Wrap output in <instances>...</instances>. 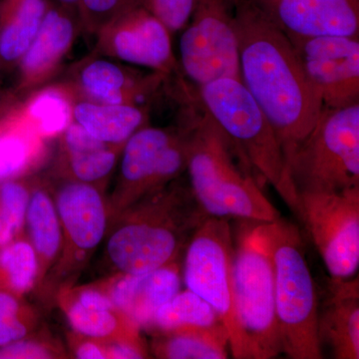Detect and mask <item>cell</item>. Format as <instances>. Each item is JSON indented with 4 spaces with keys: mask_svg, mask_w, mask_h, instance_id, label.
<instances>
[{
    "mask_svg": "<svg viewBox=\"0 0 359 359\" xmlns=\"http://www.w3.org/2000/svg\"><path fill=\"white\" fill-rule=\"evenodd\" d=\"M250 1L259 6V8L263 9V11H266L269 7L273 6V4H276L278 0H250Z\"/></svg>",
    "mask_w": 359,
    "mask_h": 359,
    "instance_id": "obj_38",
    "label": "cell"
},
{
    "mask_svg": "<svg viewBox=\"0 0 359 359\" xmlns=\"http://www.w3.org/2000/svg\"><path fill=\"white\" fill-rule=\"evenodd\" d=\"M240 80L275 130L285 161L306 138L323 108L294 45L250 0H238Z\"/></svg>",
    "mask_w": 359,
    "mask_h": 359,
    "instance_id": "obj_1",
    "label": "cell"
},
{
    "mask_svg": "<svg viewBox=\"0 0 359 359\" xmlns=\"http://www.w3.org/2000/svg\"><path fill=\"white\" fill-rule=\"evenodd\" d=\"M102 191L90 184L73 181H65L58 189L54 202L62 230V250L55 268L60 273L74 271L105 237L109 208Z\"/></svg>",
    "mask_w": 359,
    "mask_h": 359,
    "instance_id": "obj_15",
    "label": "cell"
},
{
    "mask_svg": "<svg viewBox=\"0 0 359 359\" xmlns=\"http://www.w3.org/2000/svg\"><path fill=\"white\" fill-rule=\"evenodd\" d=\"M196 0H146L148 8L173 33L181 32L190 20Z\"/></svg>",
    "mask_w": 359,
    "mask_h": 359,
    "instance_id": "obj_32",
    "label": "cell"
},
{
    "mask_svg": "<svg viewBox=\"0 0 359 359\" xmlns=\"http://www.w3.org/2000/svg\"><path fill=\"white\" fill-rule=\"evenodd\" d=\"M58 304L78 334L101 341H143L140 327L116 308L100 283L65 285L59 292Z\"/></svg>",
    "mask_w": 359,
    "mask_h": 359,
    "instance_id": "obj_18",
    "label": "cell"
},
{
    "mask_svg": "<svg viewBox=\"0 0 359 359\" xmlns=\"http://www.w3.org/2000/svg\"><path fill=\"white\" fill-rule=\"evenodd\" d=\"M53 1L57 2L61 6L78 11V2H79V0H53Z\"/></svg>",
    "mask_w": 359,
    "mask_h": 359,
    "instance_id": "obj_39",
    "label": "cell"
},
{
    "mask_svg": "<svg viewBox=\"0 0 359 359\" xmlns=\"http://www.w3.org/2000/svg\"><path fill=\"white\" fill-rule=\"evenodd\" d=\"M26 98L23 113L45 140L57 138L72 122V98L59 82L46 85Z\"/></svg>",
    "mask_w": 359,
    "mask_h": 359,
    "instance_id": "obj_27",
    "label": "cell"
},
{
    "mask_svg": "<svg viewBox=\"0 0 359 359\" xmlns=\"http://www.w3.org/2000/svg\"><path fill=\"white\" fill-rule=\"evenodd\" d=\"M56 172L65 181L102 189L119 163L121 145L106 143L71 122L59 136Z\"/></svg>",
    "mask_w": 359,
    "mask_h": 359,
    "instance_id": "obj_20",
    "label": "cell"
},
{
    "mask_svg": "<svg viewBox=\"0 0 359 359\" xmlns=\"http://www.w3.org/2000/svg\"><path fill=\"white\" fill-rule=\"evenodd\" d=\"M255 229L273 264L283 353L292 359L323 358L318 294L299 229L282 218L259 223Z\"/></svg>",
    "mask_w": 359,
    "mask_h": 359,
    "instance_id": "obj_5",
    "label": "cell"
},
{
    "mask_svg": "<svg viewBox=\"0 0 359 359\" xmlns=\"http://www.w3.org/2000/svg\"><path fill=\"white\" fill-rule=\"evenodd\" d=\"M188 145V126L181 118L176 126L147 125L138 130L120 156L111 218L181 177L187 170Z\"/></svg>",
    "mask_w": 359,
    "mask_h": 359,
    "instance_id": "obj_9",
    "label": "cell"
},
{
    "mask_svg": "<svg viewBox=\"0 0 359 359\" xmlns=\"http://www.w3.org/2000/svg\"><path fill=\"white\" fill-rule=\"evenodd\" d=\"M28 316L21 308L16 295L0 290V320H11V318Z\"/></svg>",
    "mask_w": 359,
    "mask_h": 359,
    "instance_id": "obj_37",
    "label": "cell"
},
{
    "mask_svg": "<svg viewBox=\"0 0 359 359\" xmlns=\"http://www.w3.org/2000/svg\"><path fill=\"white\" fill-rule=\"evenodd\" d=\"M301 212L330 278H353L359 266V187L299 194Z\"/></svg>",
    "mask_w": 359,
    "mask_h": 359,
    "instance_id": "obj_11",
    "label": "cell"
},
{
    "mask_svg": "<svg viewBox=\"0 0 359 359\" xmlns=\"http://www.w3.org/2000/svg\"><path fill=\"white\" fill-rule=\"evenodd\" d=\"M50 0H0V61L18 66L39 32Z\"/></svg>",
    "mask_w": 359,
    "mask_h": 359,
    "instance_id": "obj_25",
    "label": "cell"
},
{
    "mask_svg": "<svg viewBox=\"0 0 359 359\" xmlns=\"http://www.w3.org/2000/svg\"><path fill=\"white\" fill-rule=\"evenodd\" d=\"M181 178L115 217L106 254L116 273L140 275L178 263L194 233L210 218Z\"/></svg>",
    "mask_w": 359,
    "mask_h": 359,
    "instance_id": "obj_3",
    "label": "cell"
},
{
    "mask_svg": "<svg viewBox=\"0 0 359 359\" xmlns=\"http://www.w3.org/2000/svg\"><path fill=\"white\" fill-rule=\"evenodd\" d=\"M264 11L290 39L359 37V0H278Z\"/></svg>",
    "mask_w": 359,
    "mask_h": 359,
    "instance_id": "obj_17",
    "label": "cell"
},
{
    "mask_svg": "<svg viewBox=\"0 0 359 359\" xmlns=\"http://www.w3.org/2000/svg\"><path fill=\"white\" fill-rule=\"evenodd\" d=\"M287 169L297 194L341 192L359 187V103L323 107L290 156Z\"/></svg>",
    "mask_w": 359,
    "mask_h": 359,
    "instance_id": "obj_6",
    "label": "cell"
},
{
    "mask_svg": "<svg viewBox=\"0 0 359 359\" xmlns=\"http://www.w3.org/2000/svg\"><path fill=\"white\" fill-rule=\"evenodd\" d=\"M238 0H196L179 40L182 76L200 86L219 78L240 79Z\"/></svg>",
    "mask_w": 359,
    "mask_h": 359,
    "instance_id": "obj_10",
    "label": "cell"
},
{
    "mask_svg": "<svg viewBox=\"0 0 359 359\" xmlns=\"http://www.w3.org/2000/svg\"><path fill=\"white\" fill-rule=\"evenodd\" d=\"M82 32L76 9L50 0L39 32L18 62V92L27 97L50 84Z\"/></svg>",
    "mask_w": 359,
    "mask_h": 359,
    "instance_id": "obj_16",
    "label": "cell"
},
{
    "mask_svg": "<svg viewBox=\"0 0 359 359\" xmlns=\"http://www.w3.org/2000/svg\"><path fill=\"white\" fill-rule=\"evenodd\" d=\"M184 283L219 314L233 358L250 359L233 294V241L228 219L210 217L194 233L185 250Z\"/></svg>",
    "mask_w": 359,
    "mask_h": 359,
    "instance_id": "obj_8",
    "label": "cell"
},
{
    "mask_svg": "<svg viewBox=\"0 0 359 359\" xmlns=\"http://www.w3.org/2000/svg\"><path fill=\"white\" fill-rule=\"evenodd\" d=\"M11 129L0 134V181L34 168L42 160L45 139L18 108Z\"/></svg>",
    "mask_w": 359,
    "mask_h": 359,
    "instance_id": "obj_26",
    "label": "cell"
},
{
    "mask_svg": "<svg viewBox=\"0 0 359 359\" xmlns=\"http://www.w3.org/2000/svg\"><path fill=\"white\" fill-rule=\"evenodd\" d=\"M71 348L79 359H105L104 341L75 332L70 337Z\"/></svg>",
    "mask_w": 359,
    "mask_h": 359,
    "instance_id": "obj_34",
    "label": "cell"
},
{
    "mask_svg": "<svg viewBox=\"0 0 359 359\" xmlns=\"http://www.w3.org/2000/svg\"><path fill=\"white\" fill-rule=\"evenodd\" d=\"M172 35L148 8L138 7L101 28L91 53L171 78L182 76Z\"/></svg>",
    "mask_w": 359,
    "mask_h": 359,
    "instance_id": "obj_12",
    "label": "cell"
},
{
    "mask_svg": "<svg viewBox=\"0 0 359 359\" xmlns=\"http://www.w3.org/2000/svg\"><path fill=\"white\" fill-rule=\"evenodd\" d=\"M172 78L90 53L65 71L61 84L72 98L116 105H150Z\"/></svg>",
    "mask_w": 359,
    "mask_h": 359,
    "instance_id": "obj_13",
    "label": "cell"
},
{
    "mask_svg": "<svg viewBox=\"0 0 359 359\" xmlns=\"http://www.w3.org/2000/svg\"><path fill=\"white\" fill-rule=\"evenodd\" d=\"M0 271L15 295L32 290L39 280V262L29 241L16 238L0 249Z\"/></svg>",
    "mask_w": 359,
    "mask_h": 359,
    "instance_id": "obj_29",
    "label": "cell"
},
{
    "mask_svg": "<svg viewBox=\"0 0 359 359\" xmlns=\"http://www.w3.org/2000/svg\"><path fill=\"white\" fill-rule=\"evenodd\" d=\"M153 354L163 359H226L230 339L223 323L212 327H184L155 332Z\"/></svg>",
    "mask_w": 359,
    "mask_h": 359,
    "instance_id": "obj_24",
    "label": "cell"
},
{
    "mask_svg": "<svg viewBox=\"0 0 359 359\" xmlns=\"http://www.w3.org/2000/svg\"><path fill=\"white\" fill-rule=\"evenodd\" d=\"M142 6L146 7V0H79L78 14L82 32L95 37L99 30L110 21Z\"/></svg>",
    "mask_w": 359,
    "mask_h": 359,
    "instance_id": "obj_31",
    "label": "cell"
},
{
    "mask_svg": "<svg viewBox=\"0 0 359 359\" xmlns=\"http://www.w3.org/2000/svg\"><path fill=\"white\" fill-rule=\"evenodd\" d=\"M30 191L26 182L9 180L0 184V249L16 240L22 230Z\"/></svg>",
    "mask_w": 359,
    "mask_h": 359,
    "instance_id": "obj_30",
    "label": "cell"
},
{
    "mask_svg": "<svg viewBox=\"0 0 359 359\" xmlns=\"http://www.w3.org/2000/svg\"><path fill=\"white\" fill-rule=\"evenodd\" d=\"M29 242L39 262V280L41 283L49 269L57 263L62 250V230L55 202L43 184H33L26 212Z\"/></svg>",
    "mask_w": 359,
    "mask_h": 359,
    "instance_id": "obj_23",
    "label": "cell"
},
{
    "mask_svg": "<svg viewBox=\"0 0 359 359\" xmlns=\"http://www.w3.org/2000/svg\"><path fill=\"white\" fill-rule=\"evenodd\" d=\"M71 107L73 122L99 140L114 145L124 146L138 130L150 125V105H116L72 98Z\"/></svg>",
    "mask_w": 359,
    "mask_h": 359,
    "instance_id": "obj_22",
    "label": "cell"
},
{
    "mask_svg": "<svg viewBox=\"0 0 359 359\" xmlns=\"http://www.w3.org/2000/svg\"><path fill=\"white\" fill-rule=\"evenodd\" d=\"M196 98L226 135L257 181L269 184L299 218V194L275 130L244 84L219 78L197 87Z\"/></svg>",
    "mask_w": 359,
    "mask_h": 359,
    "instance_id": "obj_4",
    "label": "cell"
},
{
    "mask_svg": "<svg viewBox=\"0 0 359 359\" xmlns=\"http://www.w3.org/2000/svg\"><path fill=\"white\" fill-rule=\"evenodd\" d=\"M189 130V185L201 208L214 218L268 223L280 212L264 196L259 182L226 135L205 112L195 94L180 98Z\"/></svg>",
    "mask_w": 359,
    "mask_h": 359,
    "instance_id": "obj_2",
    "label": "cell"
},
{
    "mask_svg": "<svg viewBox=\"0 0 359 359\" xmlns=\"http://www.w3.org/2000/svg\"><path fill=\"white\" fill-rule=\"evenodd\" d=\"M178 263L140 275H119L100 283L116 308L139 327L150 330L161 306L181 290Z\"/></svg>",
    "mask_w": 359,
    "mask_h": 359,
    "instance_id": "obj_19",
    "label": "cell"
},
{
    "mask_svg": "<svg viewBox=\"0 0 359 359\" xmlns=\"http://www.w3.org/2000/svg\"><path fill=\"white\" fill-rule=\"evenodd\" d=\"M318 332L321 347H330L334 358H359L358 276L330 278L325 301L318 304Z\"/></svg>",
    "mask_w": 359,
    "mask_h": 359,
    "instance_id": "obj_21",
    "label": "cell"
},
{
    "mask_svg": "<svg viewBox=\"0 0 359 359\" xmlns=\"http://www.w3.org/2000/svg\"><path fill=\"white\" fill-rule=\"evenodd\" d=\"M231 276L236 311L250 359L278 358L283 349L273 264L255 226L243 230L233 244Z\"/></svg>",
    "mask_w": 359,
    "mask_h": 359,
    "instance_id": "obj_7",
    "label": "cell"
},
{
    "mask_svg": "<svg viewBox=\"0 0 359 359\" xmlns=\"http://www.w3.org/2000/svg\"><path fill=\"white\" fill-rule=\"evenodd\" d=\"M323 107L359 103V37L290 39Z\"/></svg>",
    "mask_w": 359,
    "mask_h": 359,
    "instance_id": "obj_14",
    "label": "cell"
},
{
    "mask_svg": "<svg viewBox=\"0 0 359 359\" xmlns=\"http://www.w3.org/2000/svg\"><path fill=\"white\" fill-rule=\"evenodd\" d=\"M29 316L0 320V347L23 339L29 332Z\"/></svg>",
    "mask_w": 359,
    "mask_h": 359,
    "instance_id": "obj_36",
    "label": "cell"
},
{
    "mask_svg": "<svg viewBox=\"0 0 359 359\" xmlns=\"http://www.w3.org/2000/svg\"><path fill=\"white\" fill-rule=\"evenodd\" d=\"M57 347L50 342L20 339L0 347V359H46L60 358Z\"/></svg>",
    "mask_w": 359,
    "mask_h": 359,
    "instance_id": "obj_33",
    "label": "cell"
},
{
    "mask_svg": "<svg viewBox=\"0 0 359 359\" xmlns=\"http://www.w3.org/2000/svg\"><path fill=\"white\" fill-rule=\"evenodd\" d=\"M222 323L217 311L199 295L187 290L161 306L155 314L154 332H168L184 327H212Z\"/></svg>",
    "mask_w": 359,
    "mask_h": 359,
    "instance_id": "obj_28",
    "label": "cell"
},
{
    "mask_svg": "<svg viewBox=\"0 0 359 359\" xmlns=\"http://www.w3.org/2000/svg\"><path fill=\"white\" fill-rule=\"evenodd\" d=\"M106 358H147L148 351L144 341H104Z\"/></svg>",
    "mask_w": 359,
    "mask_h": 359,
    "instance_id": "obj_35",
    "label": "cell"
}]
</instances>
